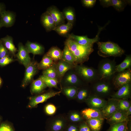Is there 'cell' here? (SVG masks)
Masks as SVG:
<instances>
[{
  "instance_id": "obj_53",
  "label": "cell",
  "mask_w": 131,
  "mask_h": 131,
  "mask_svg": "<svg viewBox=\"0 0 131 131\" xmlns=\"http://www.w3.org/2000/svg\"><path fill=\"white\" fill-rule=\"evenodd\" d=\"M1 28V27H0V29Z\"/></svg>"
},
{
  "instance_id": "obj_42",
  "label": "cell",
  "mask_w": 131,
  "mask_h": 131,
  "mask_svg": "<svg viewBox=\"0 0 131 131\" xmlns=\"http://www.w3.org/2000/svg\"><path fill=\"white\" fill-rule=\"evenodd\" d=\"M45 110L47 114L49 115H52L55 113L56 111V108L54 105L49 104L46 106Z\"/></svg>"
},
{
  "instance_id": "obj_2",
  "label": "cell",
  "mask_w": 131,
  "mask_h": 131,
  "mask_svg": "<svg viewBox=\"0 0 131 131\" xmlns=\"http://www.w3.org/2000/svg\"><path fill=\"white\" fill-rule=\"evenodd\" d=\"M113 77L98 79L91 83V94L105 99L110 98L116 90L112 81Z\"/></svg>"
},
{
  "instance_id": "obj_23",
  "label": "cell",
  "mask_w": 131,
  "mask_h": 131,
  "mask_svg": "<svg viewBox=\"0 0 131 131\" xmlns=\"http://www.w3.org/2000/svg\"><path fill=\"white\" fill-rule=\"evenodd\" d=\"M81 115L86 120L96 118H103L101 111L90 107L82 110Z\"/></svg>"
},
{
  "instance_id": "obj_25",
  "label": "cell",
  "mask_w": 131,
  "mask_h": 131,
  "mask_svg": "<svg viewBox=\"0 0 131 131\" xmlns=\"http://www.w3.org/2000/svg\"><path fill=\"white\" fill-rule=\"evenodd\" d=\"M104 119L103 118H93L87 120L86 123L91 131H100Z\"/></svg>"
},
{
  "instance_id": "obj_29",
  "label": "cell",
  "mask_w": 131,
  "mask_h": 131,
  "mask_svg": "<svg viewBox=\"0 0 131 131\" xmlns=\"http://www.w3.org/2000/svg\"><path fill=\"white\" fill-rule=\"evenodd\" d=\"M73 24L68 22L56 26L53 30L56 31L60 35H67L72 28Z\"/></svg>"
},
{
  "instance_id": "obj_19",
  "label": "cell",
  "mask_w": 131,
  "mask_h": 131,
  "mask_svg": "<svg viewBox=\"0 0 131 131\" xmlns=\"http://www.w3.org/2000/svg\"><path fill=\"white\" fill-rule=\"evenodd\" d=\"M41 21L42 25L47 31L53 30L56 26L51 16L46 11L41 15Z\"/></svg>"
},
{
  "instance_id": "obj_10",
  "label": "cell",
  "mask_w": 131,
  "mask_h": 131,
  "mask_svg": "<svg viewBox=\"0 0 131 131\" xmlns=\"http://www.w3.org/2000/svg\"><path fill=\"white\" fill-rule=\"evenodd\" d=\"M61 91H50L30 98L28 106L30 108L34 107L38 104L46 101L48 99L59 95Z\"/></svg>"
},
{
  "instance_id": "obj_49",
  "label": "cell",
  "mask_w": 131,
  "mask_h": 131,
  "mask_svg": "<svg viewBox=\"0 0 131 131\" xmlns=\"http://www.w3.org/2000/svg\"><path fill=\"white\" fill-rule=\"evenodd\" d=\"M125 112L127 116L129 117L131 115V106Z\"/></svg>"
},
{
  "instance_id": "obj_28",
  "label": "cell",
  "mask_w": 131,
  "mask_h": 131,
  "mask_svg": "<svg viewBox=\"0 0 131 131\" xmlns=\"http://www.w3.org/2000/svg\"><path fill=\"white\" fill-rule=\"evenodd\" d=\"M54 63L50 57L45 54L40 63H38V69L39 70H44L51 67Z\"/></svg>"
},
{
  "instance_id": "obj_50",
  "label": "cell",
  "mask_w": 131,
  "mask_h": 131,
  "mask_svg": "<svg viewBox=\"0 0 131 131\" xmlns=\"http://www.w3.org/2000/svg\"><path fill=\"white\" fill-rule=\"evenodd\" d=\"M2 80L1 78L0 77V88L2 85Z\"/></svg>"
},
{
  "instance_id": "obj_46",
  "label": "cell",
  "mask_w": 131,
  "mask_h": 131,
  "mask_svg": "<svg viewBox=\"0 0 131 131\" xmlns=\"http://www.w3.org/2000/svg\"><path fill=\"white\" fill-rule=\"evenodd\" d=\"M111 0H99L101 5L104 7H108L111 6Z\"/></svg>"
},
{
  "instance_id": "obj_27",
  "label": "cell",
  "mask_w": 131,
  "mask_h": 131,
  "mask_svg": "<svg viewBox=\"0 0 131 131\" xmlns=\"http://www.w3.org/2000/svg\"><path fill=\"white\" fill-rule=\"evenodd\" d=\"M42 74V75L43 76L57 80L59 82V77L55 63L49 68L43 70Z\"/></svg>"
},
{
  "instance_id": "obj_20",
  "label": "cell",
  "mask_w": 131,
  "mask_h": 131,
  "mask_svg": "<svg viewBox=\"0 0 131 131\" xmlns=\"http://www.w3.org/2000/svg\"><path fill=\"white\" fill-rule=\"evenodd\" d=\"M25 46L29 53H32L34 56L37 55H42L44 51V47L37 42L28 41L26 43Z\"/></svg>"
},
{
  "instance_id": "obj_3",
  "label": "cell",
  "mask_w": 131,
  "mask_h": 131,
  "mask_svg": "<svg viewBox=\"0 0 131 131\" xmlns=\"http://www.w3.org/2000/svg\"><path fill=\"white\" fill-rule=\"evenodd\" d=\"M97 43L98 54L99 56L103 57H120L125 52L124 50L117 44L111 41H98Z\"/></svg>"
},
{
  "instance_id": "obj_24",
  "label": "cell",
  "mask_w": 131,
  "mask_h": 131,
  "mask_svg": "<svg viewBox=\"0 0 131 131\" xmlns=\"http://www.w3.org/2000/svg\"><path fill=\"white\" fill-rule=\"evenodd\" d=\"M86 84L78 88L76 98L79 101H85L91 95L90 86Z\"/></svg>"
},
{
  "instance_id": "obj_38",
  "label": "cell",
  "mask_w": 131,
  "mask_h": 131,
  "mask_svg": "<svg viewBox=\"0 0 131 131\" xmlns=\"http://www.w3.org/2000/svg\"><path fill=\"white\" fill-rule=\"evenodd\" d=\"M64 122L62 120L58 119L56 120L53 123L52 126V129L54 131H59L62 128Z\"/></svg>"
},
{
  "instance_id": "obj_6",
  "label": "cell",
  "mask_w": 131,
  "mask_h": 131,
  "mask_svg": "<svg viewBox=\"0 0 131 131\" xmlns=\"http://www.w3.org/2000/svg\"><path fill=\"white\" fill-rule=\"evenodd\" d=\"M60 83L65 85V87L74 86L78 88L87 84L81 79L75 72L74 69L68 71L65 73Z\"/></svg>"
},
{
  "instance_id": "obj_17",
  "label": "cell",
  "mask_w": 131,
  "mask_h": 131,
  "mask_svg": "<svg viewBox=\"0 0 131 131\" xmlns=\"http://www.w3.org/2000/svg\"><path fill=\"white\" fill-rule=\"evenodd\" d=\"M55 63L60 83L65 73L68 71L74 69L75 66L62 60H60Z\"/></svg>"
},
{
  "instance_id": "obj_36",
  "label": "cell",
  "mask_w": 131,
  "mask_h": 131,
  "mask_svg": "<svg viewBox=\"0 0 131 131\" xmlns=\"http://www.w3.org/2000/svg\"><path fill=\"white\" fill-rule=\"evenodd\" d=\"M45 83L47 87L57 88V85L59 82L55 79L41 75L39 77Z\"/></svg>"
},
{
  "instance_id": "obj_7",
  "label": "cell",
  "mask_w": 131,
  "mask_h": 131,
  "mask_svg": "<svg viewBox=\"0 0 131 131\" xmlns=\"http://www.w3.org/2000/svg\"><path fill=\"white\" fill-rule=\"evenodd\" d=\"M112 81L116 90L123 85L131 82V68L116 73L112 78Z\"/></svg>"
},
{
  "instance_id": "obj_1",
  "label": "cell",
  "mask_w": 131,
  "mask_h": 131,
  "mask_svg": "<svg viewBox=\"0 0 131 131\" xmlns=\"http://www.w3.org/2000/svg\"><path fill=\"white\" fill-rule=\"evenodd\" d=\"M74 57L76 65L83 64L87 61L90 55L93 52V46L80 45L73 40L68 38L65 42Z\"/></svg>"
},
{
  "instance_id": "obj_34",
  "label": "cell",
  "mask_w": 131,
  "mask_h": 131,
  "mask_svg": "<svg viewBox=\"0 0 131 131\" xmlns=\"http://www.w3.org/2000/svg\"><path fill=\"white\" fill-rule=\"evenodd\" d=\"M130 0H111V6L118 11H123Z\"/></svg>"
},
{
  "instance_id": "obj_33",
  "label": "cell",
  "mask_w": 131,
  "mask_h": 131,
  "mask_svg": "<svg viewBox=\"0 0 131 131\" xmlns=\"http://www.w3.org/2000/svg\"><path fill=\"white\" fill-rule=\"evenodd\" d=\"M65 19L67 22L73 24L75 19V14L73 9L71 7L65 9L62 12Z\"/></svg>"
},
{
  "instance_id": "obj_43",
  "label": "cell",
  "mask_w": 131,
  "mask_h": 131,
  "mask_svg": "<svg viewBox=\"0 0 131 131\" xmlns=\"http://www.w3.org/2000/svg\"><path fill=\"white\" fill-rule=\"evenodd\" d=\"M83 5L84 6L91 8L96 3V0H82Z\"/></svg>"
},
{
  "instance_id": "obj_16",
  "label": "cell",
  "mask_w": 131,
  "mask_h": 131,
  "mask_svg": "<svg viewBox=\"0 0 131 131\" xmlns=\"http://www.w3.org/2000/svg\"><path fill=\"white\" fill-rule=\"evenodd\" d=\"M130 116H127L125 111L118 110L106 120V122L111 125L123 121L128 122L131 120Z\"/></svg>"
},
{
  "instance_id": "obj_47",
  "label": "cell",
  "mask_w": 131,
  "mask_h": 131,
  "mask_svg": "<svg viewBox=\"0 0 131 131\" xmlns=\"http://www.w3.org/2000/svg\"><path fill=\"white\" fill-rule=\"evenodd\" d=\"M6 10V7L5 4L0 2V18L2 13Z\"/></svg>"
},
{
  "instance_id": "obj_31",
  "label": "cell",
  "mask_w": 131,
  "mask_h": 131,
  "mask_svg": "<svg viewBox=\"0 0 131 131\" xmlns=\"http://www.w3.org/2000/svg\"><path fill=\"white\" fill-rule=\"evenodd\" d=\"M62 60L76 66L74 57L72 53L66 45L63 50Z\"/></svg>"
},
{
  "instance_id": "obj_30",
  "label": "cell",
  "mask_w": 131,
  "mask_h": 131,
  "mask_svg": "<svg viewBox=\"0 0 131 131\" xmlns=\"http://www.w3.org/2000/svg\"><path fill=\"white\" fill-rule=\"evenodd\" d=\"M131 55H127L123 61L120 64L116 65L115 73L123 71L128 68H131Z\"/></svg>"
},
{
  "instance_id": "obj_41",
  "label": "cell",
  "mask_w": 131,
  "mask_h": 131,
  "mask_svg": "<svg viewBox=\"0 0 131 131\" xmlns=\"http://www.w3.org/2000/svg\"><path fill=\"white\" fill-rule=\"evenodd\" d=\"M11 55L8 51L5 48L1 41L0 44V58Z\"/></svg>"
},
{
  "instance_id": "obj_15",
  "label": "cell",
  "mask_w": 131,
  "mask_h": 131,
  "mask_svg": "<svg viewBox=\"0 0 131 131\" xmlns=\"http://www.w3.org/2000/svg\"><path fill=\"white\" fill-rule=\"evenodd\" d=\"M16 15L13 12L5 10L2 14L0 18V27H10L14 24Z\"/></svg>"
},
{
  "instance_id": "obj_18",
  "label": "cell",
  "mask_w": 131,
  "mask_h": 131,
  "mask_svg": "<svg viewBox=\"0 0 131 131\" xmlns=\"http://www.w3.org/2000/svg\"><path fill=\"white\" fill-rule=\"evenodd\" d=\"M50 15L55 22L56 26L64 24L65 18L62 12L56 7L52 6L49 7L46 11Z\"/></svg>"
},
{
  "instance_id": "obj_12",
  "label": "cell",
  "mask_w": 131,
  "mask_h": 131,
  "mask_svg": "<svg viewBox=\"0 0 131 131\" xmlns=\"http://www.w3.org/2000/svg\"><path fill=\"white\" fill-rule=\"evenodd\" d=\"M118 100L110 98L107 100L106 104L101 111L103 118L107 119L118 110Z\"/></svg>"
},
{
  "instance_id": "obj_4",
  "label": "cell",
  "mask_w": 131,
  "mask_h": 131,
  "mask_svg": "<svg viewBox=\"0 0 131 131\" xmlns=\"http://www.w3.org/2000/svg\"><path fill=\"white\" fill-rule=\"evenodd\" d=\"M74 69L81 79L85 83H92L99 79L97 69L83 64L76 65Z\"/></svg>"
},
{
  "instance_id": "obj_45",
  "label": "cell",
  "mask_w": 131,
  "mask_h": 131,
  "mask_svg": "<svg viewBox=\"0 0 131 131\" xmlns=\"http://www.w3.org/2000/svg\"><path fill=\"white\" fill-rule=\"evenodd\" d=\"M79 131H91L86 123H84L80 125Z\"/></svg>"
},
{
  "instance_id": "obj_14",
  "label": "cell",
  "mask_w": 131,
  "mask_h": 131,
  "mask_svg": "<svg viewBox=\"0 0 131 131\" xmlns=\"http://www.w3.org/2000/svg\"><path fill=\"white\" fill-rule=\"evenodd\" d=\"M131 97V82L120 87L111 96V98L117 100L128 99Z\"/></svg>"
},
{
  "instance_id": "obj_22",
  "label": "cell",
  "mask_w": 131,
  "mask_h": 131,
  "mask_svg": "<svg viewBox=\"0 0 131 131\" xmlns=\"http://www.w3.org/2000/svg\"><path fill=\"white\" fill-rule=\"evenodd\" d=\"M0 40L10 54L15 57L16 52L17 51V49L14 44L12 37L9 35H7L1 38Z\"/></svg>"
},
{
  "instance_id": "obj_52",
  "label": "cell",
  "mask_w": 131,
  "mask_h": 131,
  "mask_svg": "<svg viewBox=\"0 0 131 131\" xmlns=\"http://www.w3.org/2000/svg\"><path fill=\"white\" fill-rule=\"evenodd\" d=\"M1 42V40H0V44Z\"/></svg>"
},
{
  "instance_id": "obj_21",
  "label": "cell",
  "mask_w": 131,
  "mask_h": 131,
  "mask_svg": "<svg viewBox=\"0 0 131 131\" xmlns=\"http://www.w3.org/2000/svg\"><path fill=\"white\" fill-rule=\"evenodd\" d=\"M47 87L44 82L39 77L32 82L30 92L32 94H40L43 92Z\"/></svg>"
},
{
  "instance_id": "obj_8",
  "label": "cell",
  "mask_w": 131,
  "mask_h": 131,
  "mask_svg": "<svg viewBox=\"0 0 131 131\" xmlns=\"http://www.w3.org/2000/svg\"><path fill=\"white\" fill-rule=\"evenodd\" d=\"M105 26L98 28L97 34L93 38H90L86 36H79L73 34L69 35L68 38L73 40L80 45L85 46H93L95 43H97L98 41L100 34L102 30L105 27Z\"/></svg>"
},
{
  "instance_id": "obj_40",
  "label": "cell",
  "mask_w": 131,
  "mask_h": 131,
  "mask_svg": "<svg viewBox=\"0 0 131 131\" xmlns=\"http://www.w3.org/2000/svg\"><path fill=\"white\" fill-rule=\"evenodd\" d=\"M82 117L77 112L72 113L70 116V119L71 121L74 122H78L81 121L82 120Z\"/></svg>"
},
{
  "instance_id": "obj_51",
  "label": "cell",
  "mask_w": 131,
  "mask_h": 131,
  "mask_svg": "<svg viewBox=\"0 0 131 131\" xmlns=\"http://www.w3.org/2000/svg\"><path fill=\"white\" fill-rule=\"evenodd\" d=\"M2 120V118L0 116V125L1 123V122Z\"/></svg>"
},
{
  "instance_id": "obj_5",
  "label": "cell",
  "mask_w": 131,
  "mask_h": 131,
  "mask_svg": "<svg viewBox=\"0 0 131 131\" xmlns=\"http://www.w3.org/2000/svg\"><path fill=\"white\" fill-rule=\"evenodd\" d=\"M116 65L114 60L105 58L100 60L97 69L99 79L112 77L116 73Z\"/></svg>"
},
{
  "instance_id": "obj_9",
  "label": "cell",
  "mask_w": 131,
  "mask_h": 131,
  "mask_svg": "<svg viewBox=\"0 0 131 131\" xmlns=\"http://www.w3.org/2000/svg\"><path fill=\"white\" fill-rule=\"evenodd\" d=\"M38 63L35 61H31L29 65L25 68L24 78L21 84L23 87H25L33 80L34 76L39 70Z\"/></svg>"
},
{
  "instance_id": "obj_35",
  "label": "cell",
  "mask_w": 131,
  "mask_h": 131,
  "mask_svg": "<svg viewBox=\"0 0 131 131\" xmlns=\"http://www.w3.org/2000/svg\"><path fill=\"white\" fill-rule=\"evenodd\" d=\"M127 122L124 121L111 125L107 131H129L127 126Z\"/></svg>"
},
{
  "instance_id": "obj_48",
  "label": "cell",
  "mask_w": 131,
  "mask_h": 131,
  "mask_svg": "<svg viewBox=\"0 0 131 131\" xmlns=\"http://www.w3.org/2000/svg\"><path fill=\"white\" fill-rule=\"evenodd\" d=\"M67 131H78L77 127L74 125H71L68 128Z\"/></svg>"
},
{
  "instance_id": "obj_39",
  "label": "cell",
  "mask_w": 131,
  "mask_h": 131,
  "mask_svg": "<svg viewBox=\"0 0 131 131\" xmlns=\"http://www.w3.org/2000/svg\"><path fill=\"white\" fill-rule=\"evenodd\" d=\"M14 61V60L10 56L0 58V66H6Z\"/></svg>"
},
{
  "instance_id": "obj_37",
  "label": "cell",
  "mask_w": 131,
  "mask_h": 131,
  "mask_svg": "<svg viewBox=\"0 0 131 131\" xmlns=\"http://www.w3.org/2000/svg\"><path fill=\"white\" fill-rule=\"evenodd\" d=\"M131 106V101L128 99L118 100V110L122 111H125L128 109Z\"/></svg>"
},
{
  "instance_id": "obj_26",
  "label": "cell",
  "mask_w": 131,
  "mask_h": 131,
  "mask_svg": "<svg viewBox=\"0 0 131 131\" xmlns=\"http://www.w3.org/2000/svg\"><path fill=\"white\" fill-rule=\"evenodd\" d=\"M63 51L56 47H51L46 54L50 57L55 63L62 60Z\"/></svg>"
},
{
  "instance_id": "obj_32",
  "label": "cell",
  "mask_w": 131,
  "mask_h": 131,
  "mask_svg": "<svg viewBox=\"0 0 131 131\" xmlns=\"http://www.w3.org/2000/svg\"><path fill=\"white\" fill-rule=\"evenodd\" d=\"M78 88L74 86L63 87L62 91L68 97L74 98L76 97Z\"/></svg>"
},
{
  "instance_id": "obj_44",
  "label": "cell",
  "mask_w": 131,
  "mask_h": 131,
  "mask_svg": "<svg viewBox=\"0 0 131 131\" xmlns=\"http://www.w3.org/2000/svg\"><path fill=\"white\" fill-rule=\"evenodd\" d=\"M0 131H13L12 128L8 124L5 123H1L0 125Z\"/></svg>"
},
{
  "instance_id": "obj_11",
  "label": "cell",
  "mask_w": 131,
  "mask_h": 131,
  "mask_svg": "<svg viewBox=\"0 0 131 131\" xmlns=\"http://www.w3.org/2000/svg\"><path fill=\"white\" fill-rule=\"evenodd\" d=\"M18 48L15 57L20 63L26 68L31 61L29 53L25 46L21 42L19 43Z\"/></svg>"
},
{
  "instance_id": "obj_13",
  "label": "cell",
  "mask_w": 131,
  "mask_h": 131,
  "mask_svg": "<svg viewBox=\"0 0 131 131\" xmlns=\"http://www.w3.org/2000/svg\"><path fill=\"white\" fill-rule=\"evenodd\" d=\"M85 101L89 107L101 111L105 106L107 100L91 94Z\"/></svg>"
}]
</instances>
